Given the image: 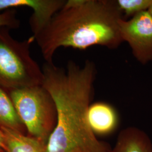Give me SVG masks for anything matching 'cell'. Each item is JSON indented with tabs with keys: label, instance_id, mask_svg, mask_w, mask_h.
Returning <instances> with one entry per match:
<instances>
[{
	"label": "cell",
	"instance_id": "obj_6",
	"mask_svg": "<svg viewBox=\"0 0 152 152\" xmlns=\"http://www.w3.org/2000/svg\"><path fill=\"white\" fill-rule=\"evenodd\" d=\"M65 2V0H0V12L20 7L31 9L33 13L29 23L34 38L46 27Z\"/></svg>",
	"mask_w": 152,
	"mask_h": 152
},
{
	"label": "cell",
	"instance_id": "obj_14",
	"mask_svg": "<svg viewBox=\"0 0 152 152\" xmlns=\"http://www.w3.org/2000/svg\"><path fill=\"white\" fill-rule=\"evenodd\" d=\"M148 12H149V14H151V16H152V4H151V6L149 7V8L148 9Z\"/></svg>",
	"mask_w": 152,
	"mask_h": 152
},
{
	"label": "cell",
	"instance_id": "obj_13",
	"mask_svg": "<svg viewBox=\"0 0 152 152\" xmlns=\"http://www.w3.org/2000/svg\"><path fill=\"white\" fill-rule=\"evenodd\" d=\"M0 152H5V137L2 130L0 129Z\"/></svg>",
	"mask_w": 152,
	"mask_h": 152
},
{
	"label": "cell",
	"instance_id": "obj_1",
	"mask_svg": "<svg viewBox=\"0 0 152 152\" xmlns=\"http://www.w3.org/2000/svg\"><path fill=\"white\" fill-rule=\"evenodd\" d=\"M44 86L54 101L57 121L47 143L49 152H110L99 141L88 121L96 67L90 60L83 65L69 61L65 68L45 63Z\"/></svg>",
	"mask_w": 152,
	"mask_h": 152
},
{
	"label": "cell",
	"instance_id": "obj_4",
	"mask_svg": "<svg viewBox=\"0 0 152 152\" xmlns=\"http://www.w3.org/2000/svg\"><path fill=\"white\" fill-rule=\"evenodd\" d=\"M28 135L48 143L57 121L54 101L43 85L8 91Z\"/></svg>",
	"mask_w": 152,
	"mask_h": 152
},
{
	"label": "cell",
	"instance_id": "obj_2",
	"mask_svg": "<svg viewBox=\"0 0 152 152\" xmlns=\"http://www.w3.org/2000/svg\"><path fill=\"white\" fill-rule=\"evenodd\" d=\"M121 19L116 1L68 0L34 39L46 63L51 64L61 47L117 48L124 42L119 29Z\"/></svg>",
	"mask_w": 152,
	"mask_h": 152
},
{
	"label": "cell",
	"instance_id": "obj_11",
	"mask_svg": "<svg viewBox=\"0 0 152 152\" xmlns=\"http://www.w3.org/2000/svg\"><path fill=\"white\" fill-rule=\"evenodd\" d=\"M116 3L122 15L132 18L142 11L148 10L152 0H117Z\"/></svg>",
	"mask_w": 152,
	"mask_h": 152
},
{
	"label": "cell",
	"instance_id": "obj_8",
	"mask_svg": "<svg viewBox=\"0 0 152 152\" xmlns=\"http://www.w3.org/2000/svg\"><path fill=\"white\" fill-rule=\"evenodd\" d=\"M110 152H152V141L144 131L127 127L120 132Z\"/></svg>",
	"mask_w": 152,
	"mask_h": 152
},
{
	"label": "cell",
	"instance_id": "obj_5",
	"mask_svg": "<svg viewBox=\"0 0 152 152\" xmlns=\"http://www.w3.org/2000/svg\"><path fill=\"white\" fill-rule=\"evenodd\" d=\"M120 35L127 42L132 54L142 64L152 60V18L148 10L142 11L130 20L119 22Z\"/></svg>",
	"mask_w": 152,
	"mask_h": 152
},
{
	"label": "cell",
	"instance_id": "obj_9",
	"mask_svg": "<svg viewBox=\"0 0 152 152\" xmlns=\"http://www.w3.org/2000/svg\"><path fill=\"white\" fill-rule=\"evenodd\" d=\"M5 152H49L47 143L29 135L4 127Z\"/></svg>",
	"mask_w": 152,
	"mask_h": 152
},
{
	"label": "cell",
	"instance_id": "obj_10",
	"mask_svg": "<svg viewBox=\"0 0 152 152\" xmlns=\"http://www.w3.org/2000/svg\"><path fill=\"white\" fill-rule=\"evenodd\" d=\"M1 127L23 134L27 132L9 92L0 87V128Z\"/></svg>",
	"mask_w": 152,
	"mask_h": 152
},
{
	"label": "cell",
	"instance_id": "obj_3",
	"mask_svg": "<svg viewBox=\"0 0 152 152\" xmlns=\"http://www.w3.org/2000/svg\"><path fill=\"white\" fill-rule=\"evenodd\" d=\"M10 29L0 28V87L7 92L42 85L44 73L31 54L35 41L32 36L23 41L13 38Z\"/></svg>",
	"mask_w": 152,
	"mask_h": 152
},
{
	"label": "cell",
	"instance_id": "obj_12",
	"mask_svg": "<svg viewBox=\"0 0 152 152\" xmlns=\"http://www.w3.org/2000/svg\"><path fill=\"white\" fill-rule=\"evenodd\" d=\"M16 9H11L0 12V28L6 27L16 29L19 27L20 22L16 16Z\"/></svg>",
	"mask_w": 152,
	"mask_h": 152
},
{
	"label": "cell",
	"instance_id": "obj_7",
	"mask_svg": "<svg viewBox=\"0 0 152 152\" xmlns=\"http://www.w3.org/2000/svg\"><path fill=\"white\" fill-rule=\"evenodd\" d=\"M87 118L95 134H109L115 129L118 124V116L115 109L104 102L90 104L88 109Z\"/></svg>",
	"mask_w": 152,
	"mask_h": 152
}]
</instances>
